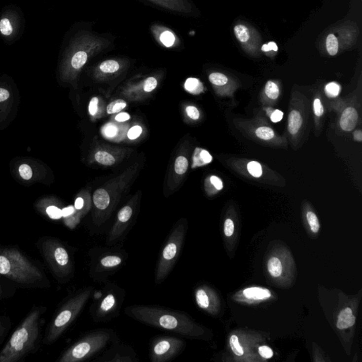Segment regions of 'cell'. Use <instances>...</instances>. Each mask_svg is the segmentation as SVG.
Returning <instances> with one entry per match:
<instances>
[{"label": "cell", "instance_id": "cell-50", "mask_svg": "<svg viewBox=\"0 0 362 362\" xmlns=\"http://www.w3.org/2000/svg\"><path fill=\"white\" fill-rule=\"evenodd\" d=\"M210 181L211 183L213 184L214 187L217 190H221L224 187V184H223L222 181L217 177V176H213L210 177Z\"/></svg>", "mask_w": 362, "mask_h": 362}, {"label": "cell", "instance_id": "cell-55", "mask_svg": "<svg viewBox=\"0 0 362 362\" xmlns=\"http://www.w3.org/2000/svg\"><path fill=\"white\" fill-rule=\"evenodd\" d=\"M267 45H268L270 50H273L275 52H277L278 50V47H277V44L275 42H270Z\"/></svg>", "mask_w": 362, "mask_h": 362}, {"label": "cell", "instance_id": "cell-27", "mask_svg": "<svg viewBox=\"0 0 362 362\" xmlns=\"http://www.w3.org/2000/svg\"><path fill=\"white\" fill-rule=\"evenodd\" d=\"M62 210L63 209L58 208L56 205H48V206H46V208H44L43 213L50 219L59 220L63 218Z\"/></svg>", "mask_w": 362, "mask_h": 362}, {"label": "cell", "instance_id": "cell-24", "mask_svg": "<svg viewBox=\"0 0 362 362\" xmlns=\"http://www.w3.org/2000/svg\"><path fill=\"white\" fill-rule=\"evenodd\" d=\"M267 268H268L270 275L274 277H280L283 272L281 261L277 257H272L271 259H270L267 263Z\"/></svg>", "mask_w": 362, "mask_h": 362}, {"label": "cell", "instance_id": "cell-42", "mask_svg": "<svg viewBox=\"0 0 362 362\" xmlns=\"http://www.w3.org/2000/svg\"><path fill=\"white\" fill-rule=\"evenodd\" d=\"M117 131H118V130H117V127L112 123L108 124V125L104 127V130H103L104 135L108 138H111L115 137L117 135Z\"/></svg>", "mask_w": 362, "mask_h": 362}, {"label": "cell", "instance_id": "cell-11", "mask_svg": "<svg viewBox=\"0 0 362 362\" xmlns=\"http://www.w3.org/2000/svg\"><path fill=\"white\" fill-rule=\"evenodd\" d=\"M90 275L93 279L103 280L116 272L128 257L124 250H107L101 254L91 255Z\"/></svg>", "mask_w": 362, "mask_h": 362}, {"label": "cell", "instance_id": "cell-54", "mask_svg": "<svg viewBox=\"0 0 362 362\" xmlns=\"http://www.w3.org/2000/svg\"><path fill=\"white\" fill-rule=\"evenodd\" d=\"M354 139L355 141L362 142V133L361 130H357L354 133Z\"/></svg>", "mask_w": 362, "mask_h": 362}, {"label": "cell", "instance_id": "cell-32", "mask_svg": "<svg viewBox=\"0 0 362 362\" xmlns=\"http://www.w3.org/2000/svg\"><path fill=\"white\" fill-rule=\"evenodd\" d=\"M209 80L214 85L224 86L227 84L228 78L226 75L219 72H214L209 76Z\"/></svg>", "mask_w": 362, "mask_h": 362}, {"label": "cell", "instance_id": "cell-51", "mask_svg": "<svg viewBox=\"0 0 362 362\" xmlns=\"http://www.w3.org/2000/svg\"><path fill=\"white\" fill-rule=\"evenodd\" d=\"M75 212H76V210H75L74 207L73 206H69L67 207V208H63V210H62L63 218H67L68 217L72 216V215H74Z\"/></svg>", "mask_w": 362, "mask_h": 362}, {"label": "cell", "instance_id": "cell-8", "mask_svg": "<svg viewBox=\"0 0 362 362\" xmlns=\"http://www.w3.org/2000/svg\"><path fill=\"white\" fill-rule=\"evenodd\" d=\"M40 251L55 276L60 281H68L74 273V264L69 251L58 239H45Z\"/></svg>", "mask_w": 362, "mask_h": 362}, {"label": "cell", "instance_id": "cell-17", "mask_svg": "<svg viewBox=\"0 0 362 362\" xmlns=\"http://www.w3.org/2000/svg\"><path fill=\"white\" fill-rule=\"evenodd\" d=\"M356 318L352 314V310L350 308L342 310L338 316L337 321V328L340 330L348 328L355 325Z\"/></svg>", "mask_w": 362, "mask_h": 362}, {"label": "cell", "instance_id": "cell-15", "mask_svg": "<svg viewBox=\"0 0 362 362\" xmlns=\"http://www.w3.org/2000/svg\"><path fill=\"white\" fill-rule=\"evenodd\" d=\"M156 5L173 12L187 14L191 11V6L187 0H149Z\"/></svg>", "mask_w": 362, "mask_h": 362}, {"label": "cell", "instance_id": "cell-52", "mask_svg": "<svg viewBox=\"0 0 362 362\" xmlns=\"http://www.w3.org/2000/svg\"><path fill=\"white\" fill-rule=\"evenodd\" d=\"M10 96V93L7 89L0 88V102H5Z\"/></svg>", "mask_w": 362, "mask_h": 362}, {"label": "cell", "instance_id": "cell-2", "mask_svg": "<svg viewBox=\"0 0 362 362\" xmlns=\"http://www.w3.org/2000/svg\"><path fill=\"white\" fill-rule=\"evenodd\" d=\"M110 45L109 39L84 29L73 28L67 34L61 46V70L64 74L76 72L89 57Z\"/></svg>", "mask_w": 362, "mask_h": 362}, {"label": "cell", "instance_id": "cell-53", "mask_svg": "<svg viewBox=\"0 0 362 362\" xmlns=\"http://www.w3.org/2000/svg\"><path fill=\"white\" fill-rule=\"evenodd\" d=\"M130 115L127 112H120L115 116V120L117 122H125L130 120Z\"/></svg>", "mask_w": 362, "mask_h": 362}, {"label": "cell", "instance_id": "cell-33", "mask_svg": "<svg viewBox=\"0 0 362 362\" xmlns=\"http://www.w3.org/2000/svg\"><path fill=\"white\" fill-rule=\"evenodd\" d=\"M235 36L239 41L245 43L249 40V36L247 28L244 25H237L234 27Z\"/></svg>", "mask_w": 362, "mask_h": 362}, {"label": "cell", "instance_id": "cell-31", "mask_svg": "<svg viewBox=\"0 0 362 362\" xmlns=\"http://www.w3.org/2000/svg\"><path fill=\"white\" fill-rule=\"evenodd\" d=\"M188 168V161L185 156H179L176 160L175 171L176 174L182 175L185 174Z\"/></svg>", "mask_w": 362, "mask_h": 362}, {"label": "cell", "instance_id": "cell-35", "mask_svg": "<svg viewBox=\"0 0 362 362\" xmlns=\"http://www.w3.org/2000/svg\"><path fill=\"white\" fill-rule=\"evenodd\" d=\"M248 171L253 177L260 178L262 175V168L260 163L252 161L247 165Z\"/></svg>", "mask_w": 362, "mask_h": 362}, {"label": "cell", "instance_id": "cell-19", "mask_svg": "<svg viewBox=\"0 0 362 362\" xmlns=\"http://www.w3.org/2000/svg\"><path fill=\"white\" fill-rule=\"evenodd\" d=\"M303 123V118L301 113L296 110H291L288 117V130L291 135H295L298 133Z\"/></svg>", "mask_w": 362, "mask_h": 362}, {"label": "cell", "instance_id": "cell-25", "mask_svg": "<svg viewBox=\"0 0 362 362\" xmlns=\"http://www.w3.org/2000/svg\"><path fill=\"white\" fill-rule=\"evenodd\" d=\"M159 40L163 45L170 48L175 44L176 37L174 33L169 29H165L159 34Z\"/></svg>", "mask_w": 362, "mask_h": 362}, {"label": "cell", "instance_id": "cell-7", "mask_svg": "<svg viewBox=\"0 0 362 362\" xmlns=\"http://www.w3.org/2000/svg\"><path fill=\"white\" fill-rule=\"evenodd\" d=\"M187 231V221H179L171 229L158 260L155 270V283H164L179 260Z\"/></svg>", "mask_w": 362, "mask_h": 362}, {"label": "cell", "instance_id": "cell-56", "mask_svg": "<svg viewBox=\"0 0 362 362\" xmlns=\"http://www.w3.org/2000/svg\"><path fill=\"white\" fill-rule=\"evenodd\" d=\"M262 50L263 52L270 51V48H269L268 45H267V44H265V45H262Z\"/></svg>", "mask_w": 362, "mask_h": 362}, {"label": "cell", "instance_id": "cell-28", "mask_svg": "<svg viewBox=\"0 0 362 362\" xmlns=\"http://www.w3.org/2000/svg\"><path fill=\"white\" fill-rule=\"evenodd\" d=\"M326 48L327 52L332 56H334L338 52V40L334 34H330L326 40Z\"/></svg>", "mask_w": 362, "mask_h": 362}, {"label": "cell", "instance_id": "cell-3", "mask_svg": "<svg viewBox=\"0 0 362 362\" xmlns=\"http://www.w3.org/2000/svg\"><path fill=\"white\" fill-rule=\"evenodd\" d=\"M45 310L43 306L33 307L0 352V362L19 361L34 350L40 337L41 317Z\"/></svg>", "mask_w": 362, "mask_h": 362}, {"label": "cell", "instance_id": "cell-48", "mask_svg": "<svg viewBox=\"0 0 362 362\" xmlns=\"http://www.w3.org/2000/svg\"><path fill=\"white\" fill-rule=\"evenodd\" d=\"M269 116H270V120H271V121L273 122V123H279V122H280L283 120L284 112L281 111L280 110H274L273 111H272Z\"/></svg>", "mask_w": 362, "mask_h": 362}, {"label": "cell", "instance_id": "cell-41", "mask_svg": "<svg viewBox=\"0 0 362 362\" xmlns=\"http://www.w3.org/2000/svg\"><path fill=\"white\" fill-rule=\"evenodd\" d=\"M157 84V80H156V78L154 77V76H150V77L145 80L143 89H144V91H146V92H151V91L156 89Z\"/></svg>", "mask_w": 362, "mask_h": 362}, {"label": "cell", "instance_id": "cell-22", "mask_svg": "<svg viewBox=\"0 0 362 362\" xmlns=\"http://www.w3.org/2000/svg\"><path fill=\"white\" fill-rule=\"evenodd\" d=\"M99 70L105 74H113L120 68V65L116 60H107L99 65Z\"/></svg>", "mask_w": 362, "mask_h": 362}, {"label": "cell", "instance_id": "cell-45", "mask_svg": "<svg viewBox=\"0 0 362 362\" xmlns=\"http://www.w3.org/2000/svg\"><path fill=\"white\" fill-rule=\"evenodd\" d=\"M224 234L226 235L227 237L232 236L234 232V224L232 220L230 218L225 221L224 226Z\"/></svg>", "mask_w": 362, "mask_h": 362}, {"label": "cell", "instance_id": "cell-36", "mask_svg": "<svg viewBox=\"0 0 362 362\" xmlns=\"http://www.w3.org/2000/svg\"><path fill=\"white\" fill-rule=\"evenodd\" d=\"M306 218H307L308 223H309L310 228H311L312 232H319L320 224L319 218H318L316 214L313 213V212H308L307 214H306Z\"/></svg>", "mask_w": 362, "mask_h": 362}, {"label": "cell", "instance_id": "cell-1", "mask_svg": "<svg viewBox=\"0 0 362 362\" xmlns=\"http://www.w3.org/2000/svg\"><path fill=\"white\" fill-rule=\"evenodd\" d=\"M131 319L156 328L174 332L185 338L200 337L203 330L185 313L157 306L134 305L125 309Z\"/></svg>", "mask_w": 362, "mask_h": 362}, {"label": "cell", "instance_id": "cell-9", "mask_svg": "<svg viewBox=\"0 0 362 362\" xmlns=\"http://www.w3.org/2000/svg\"><path fill=\"white\" fill-rule=\"evenodd\" d=\"M125 296V291L123 289L114 284H107L105 294L91 306L93 320L96 323L107 322L116 317Z\"/></svg>", "mask_w": 362, "mask_h": 362}, {"label": "cell", "instance_id": "cell-16", "mask_svg": "<svg viewBox=\"0 0 362 362\" xmlns=\"http://www.w3.org/2000/svg\"><path fill=\"white\" fill-rule=\"evenodd\" d=\"M359 115L355 108L347 107L342 112L340 119V128L344 131L350 132L357 126Z\"/></svg>", "mask_w": 362, "mask_h": 362}, {"label": "cell", "instance_id": "cell-14", "mask_svg": "<svg viewBox=\"0 0 362 362\" xmlns=\"http://www.w3.org/2000/svg\"><path fill=\"white\" fill-rule=\"evenodd\" d=\"M94 362H136L138 357L135 350L129 345L120 343L119 340L112 344L109 350L104 352Z\"/></svg>", "mask_w": 362, "mask_h": 362}, {"label": "cell", "instance_id": "cell-10", "mask_svg": "<svg viewBox=\"0 0 362 362\" xmlns=\"http://www.w3.org/2000/svg\"><path fill=\"white\" fill-rule=\"evenodd\" d=\"M24 12L19 6L9 4L0 11V37L11 45L22 37L25 29Z\"/></svg>", "mask_w": 362, "mask_h": 362}, {"label": "cell", "instance_id": "cell-29", "mask_svg": "<svg viewBox=\"0 0 362 362\" xmlns=\"http://www.w3.org/2000/svg\"><path fill=\"white\" fill-rule=\"evenodd\" d=\"M265 92L267 97L272 100L278 99L279 95H280V89H279L278 86L272 81H267L265 87Z\"/></svg>", "mask_w": 362, "mask_h": 362}, {"label": "cell", "instance_id": "cell-43", "mask_svg": "<svg viewBox=\"0 0 362 362\" xmlns=\"http://www.w3.org/2000/svg\"><path fill=\"white\" fill-rule=\"evenodd\" d=\"M142 133H143V128L139 125H135L129 130L128 133V138L132 140H136L141 135Z\"/></svg>", "mask_w": 362, "mask_h": 362}, {"label": "cell", "instance_id": "cell-40", "mask_svg": "<svg viewBox=\"0 0 362 362\" xmlns=\"http://www.w3.org/2000/svg\"><path fill=\"white\" fill-rule=\"evenodd\" d=\"M19 174L21 177L24 180L29 181L32 179L33 176V171L32 168L28 164H22L20 166L19 169Z\"/></svg>", "mask_w": 362, "mask_h": 362}, {"label": "cell", "instance_id": "cell-23", "mask_svg": "<svg viewBox=\"0 0 362 362\" xmlns=\"http://www.w3.org/2000/svg\"><path fill=\"white\" fill-rule=\"evenodd\" d=\"M185 90L192 94H200L203 91V85L196 78H188L185 83Z\"/></svg>", "mask_w": 362, "mask_h": 362}, {"label": "cell", "instance_id": "cell-12", "mask_svg": "<svg viewBox=\"0 0 362 362\" xmlns=\"http://www.w3.org/2000/svg\"><path fill=\"white\" fill-rule=\"evenodd\" d=\"M186 342L179 337L159 336L151 341L149 358L152 362H166L179 356L185 350Z\"/></svg>", "mask_w": 362, "mask_h": 362}, {"label": "cell", "instance_id": "cell-37", "mask_svg": "<svg viewBox=\"0 0 362 362\" xmlns=\"http://www.w3.org/2000/svg\"><path fill=\"white\" fill-rule=\"evenodd\" d=\"M340 86L336 82L329 83L325 87L326 96L330 98L337 97L340 94Z\"/></svg>", "mask_w": 362, "mask_h": 362}, {"label": "cell", "instance_id": "cell-57", "mask_svg": "<svg viewBox=\"0 0 362 362\" xmlns=\"http://www.w3.org/2000/svg\"><path fill=\"white\" fill-rule=\"evenodd\" d=\"M3 294H4V290H3L2 287L0 285V298L3 296Z\"/></svg>", "mask_w": 362, "mask_h": 362}, {"label": "cell", "instance_id": "cell-34", "mask_svg": "<svg viewBox=\"0 0 362 362\" xmlns=\"http://www.w3.org/2000/svg\"><path fill=\"white\" fill-rule=\"evenodd\" d=\"M127 107L126 102L122 99H117L110 103L107 107V112L109 114L116 113L123 110Z\"/></svg>", "mask_w": 362, "mask_h": 362}, {"label": "cell", "instance_id": "cell-5", "mask_svg": "<svg viewBox=\"0 0 362 362\" xmlns=\"http://www.w3.org/2000/svg\"><path fill=\"white\" fill-rule=\"evenodd\" d=\"M118 340L110 329L91 331L76 341L62 355L59 362H80L87 360L103 351L110 343Z\"/></svg>", "mask_w": 362, "mask_h": 362}, {"label": "cell", "instance_id": "cell-30", "mask_svg": "<svg viewBox=\"0 0 362 362\" xmlns=\"http://www.w3.org/2000/svg\"><path fill=\"white\" fill-rule=\"evenodd\" d=\"M255 135L260 140H270L275 137V132L269 127H259L256 129Z\"/></svg>", "mask_w": 362, "mask_h": 362}, {"label": "cell", "instance_id": "cell-4", "mask_svg": "<svg viewBox=\"0 0 362 362\" xmlns=\"http://www.w3.org/2000/svg\"><path fill=\"white\" fill-rule=\"evenodd\" d=\"M0 275L28 287L46 280L41 270L14 248L0 247Z\"/></svg>", "mask_w": 362, "mask_h": 362}, {"label": "cell", "instance_id": "cell-46", "mask_svg": "<svg viewBox=\"0 0 362 362\" xmlns=\"http://www.w3.org/2000/svg\"><path fill=\"white\" fill-rule=\"evenodd\" d=\"M186 110L187 115H188L190 118L192 119V120H198L199 117H200V114L196 107H192V106H189V107L186 108V110Z\"/></svg>", "mask_w": 362, "mask_h": 362}, {"label": "cell", "instance_id": "cell-26", "mask_svg": "<svg viewBox=\"0 0 362 362\" xmlns=\"http://www.w3.org/2000/svg\"><path fill=\"white\" fill-rule=\"evenodd\" d=\"M95 159L99 164L105 166H112L115 164V159L111 154L104 151H99L95 154Z\"/></svg>", "mask_w": 362, "mask_h": 362}, {"label": "cell", "instance_id": "cell-20", "mask_svg": "<svg viewBox=\"0 0 362 362\" xmlns=\"http://www.w3.org/2000/svg\"><path fill=\"white\" fill-rule=\"evenodd\" d=\"M244 295L249 299L263 300L271 297L270 290L261 288H250L246 289Z\"/></svg>", "mask_w": 362, "mask_h": 362}, {"label": "cell", "instance_id": "cell-49", "mask_svg": "<svg viewBox=\"0 0 362 362\" xmlns=\"http://www.w3.org/2000/svg\"><path fill=\"white\" fill-rule=\"evenodd\" d=\"M98 104H99V99L96 97L92 98L89 106V112L90 115H95L98 110Z\"/></svg>", "mask_w": 362, "mask_h": 362}, {"label": "cell", "instance_id": "cell-39", "mask_svg": "<svg viewBox=\"0 0 362 362\" xmlns=\"http://www.w3.org/2000/svg\"><path fill=\"white\" fill-rule=\"evenodd\" d=\"M230 345H231V350L234 352L235 355L237 356H242L244 355V350H243L242 347L240 345L239 338L237 336L232 335L230 338Z\"/></svg>", "mask_w": 362, "mask_h": 362}, {"label": "cell", "instance_id": "cell-13", "mask_svg": "<svg viewBox=\"0 0 362 362\" xmlns=\"http://www.w3.org/2000/svg\"><path fill=\"white\" fill-rule=\"evenodd\" d=\"M133 217V209L130 205L123 207L117 215V219L109 231L107 239L108 246H111L121 241L128 233L130 222Z\"/></svg>", "mask_w": 362, "mask_h": 362}, {"label": "cell", "instance_id": "cell-47", "mask_svg": "<svg viewBox=\"0 0 362 362\" xmlns=\"http://www.w3.org/2000/svg\"><path fill=\"white\" fill-rule=\"evenodd\" d=\"M258 352L259 354L263 358L270 359L273 356V351H272V349H270L269 347L265 346V345L259 347Z\"/></svg>", "mask_w": 362, "mask_h": 362}, {"label": "cell", "instance_id": "cell-21", "mask_svg": "<svg viewBox=\"0 0 362 362\" xmlns=\"http://www.w3.org/2000/svg\"><path fill=\"white\" fill-rule=\"evenodd\" d=\"M197 305L203 310H208L211 307V298L205 288L197 289L195 293Z\"/></svg>", "mask_w": 362, "mask_h": 362}, {"label": "cell", "instance_id": "cell-38", "mask_svg": "<svg viewBox=\"0 0 362 362\" xmlns=\"http://www.w3.org/2000/svg\"><path fill=\"white\" fill-rule=\"evenodd\" d=\"M10 321L5 316H0V344L2 342L9 329Z\"/></svg>", "mask_w": 362, "mask_h": 362}, {"label": "cell", "instance_id": "cell-44", "mask_svg": "<svg viewBox=\"0 0 362 362\" xmlns=\"http://www.w3.org/2000/svg\"><path fill=\"white\" fill-rule=\"evenodd\" d=\"M314 112L316 116L317 117H321L324 115V106L322 105V103H321V100H320L319 98L315 99L314 102Z\"/></svg>", "mask_w": 362, "mask_h": 362}, {"label": "cell", "instance_id": "cell-18", "mask_svg": "<svg viewBox=\"0 0 362 362\" xmlns=\"http://www.w3.org/2000/svg\"><path fill=\"white\" fill-rule=\"evenodd\" d=\"M213 156L206 149L197 147L194 151L193 162L192 168L200 167L210 164L213 161Z\"/></svg>", "mask_w": 362, "mask_h": 362}, {"label": "cell", "instance_id": "cell-6", "mask_svg": "<svg viewBox=\"0 0 362 362\" xmlns=\"http://www.w3.org/2000/svg\"><path fill=\"white\" fill-rule=\"evenodd\" d=\"M94 291L92 287L83 289L74 293L60 307L50 322L44 343L49 345L58 340L79 316Z\"/></svg>", "mask_w": 362, "mask_h": 362}]
</instances>
